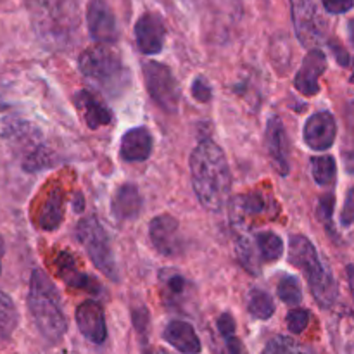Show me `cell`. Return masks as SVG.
<instances>
[{"instance_id":"cell-2","label":"cell","mask_w":354,"mask_h":354,"mask_svg":"<svg viewBox=\"0 0 354 354\" xmlns=\"http://www.w3.org/2000/svg\"><path fill=\"white\" fill-rule=\"evenodd\" d=\"M28 308L35 325L48 342L61 341L68 330L64 308L54 282L41 270H35L28 290Z\"/></svg>"},{"instance_id":"cell-13","label":"cell","mask_w":354,"mask_h":354,"mask_svg":"<svg viewBox=\"0 0 354 354\" xmlns=\"http://www.w3.org/2000/svg\"><path fill=\"white\" fill-rule=\"evenodd\" d=\"M327 69V57L320 48H311L303 59L299 71H297L296 78H294V85L299 90L303 95L313 97L320 92V76L324 75Z\"/></svg>"},{"instance_id":"cell-9","label":"cell","mask_w":354,"mask_h":354,"mask_svg":"<svg viewBox=\"0 0 354 354\" xmlns=\"http://www.w3.org/2000/svg\"><path fill=\"white\" fill-rule=\"evenodd\" d=\"M86 26L90 37L99 44H114L120 37L116 16L106 0H90L86 6Z\"/></svg>"},{"instance_id":"cell-31","label":"cell","mask_w":354,"mask_h":354,"mask_svg":"<svg viewBox=\"0 0 354 354\" xmlns=\"http://www.w3.org/2000/svg\"><path fill=\"white\" fill-rule=\"evenodd\" d=\"M310 325V311L303 308H296L287 313V327L292 334H303Z\"/></svg>"},{"instance_id":"cell-37","label":"cell","mask_w":354,"mask_h":354,"mask_svg":"<svg viewBox=\"0 0 354 354\" xmlns=\"http://www.w3.org/2000/svg\"><path fill=\"white\" fill-rule=\"evenodd\" d=\"M133 324H135V328L138 330V334L145 335V332H147V324H149L147 311L145 310L133 311Z\"/></svg>"},{"instance_id":"cell-40","label":"cell","mask_w":354,"mask_h":354,"mask_svg":"<svg viewBox=\"0 0 354 354\" xmlns=\"http://www.w3.org/2000/svg\"><path fill=\"white\" fill-rule=\"evenodd\" d=\"M348 279H349V287H351V294L354 297V266H348Z\"/></svg>"},{"instance_id":"cell-4","label":"cell","mask_w":354,"mask_h":354,"mask_svg":"<svg viewBox=\"0 0 354 354\" xmlns=\"http://www.w3.org/2000/svg\"><path fill=\"white\" fill-rule=\"evenodd\" d=\"M289 263L306 273L311 294L322 308H330L337 299V286L330 268L322 261L313 242L304 235L289 239Z\"/></svg>"},{"instance_id":"cell-41","label":"cell","mask_w":354,"mask_h":354,"mask_svg":"<svg viewBox=\"0 0 354 354\" xmlns=\"http://www.w3.org/2000/svg\"><path fill=\"white\" fill-rule=\"evenodd\" d=\"M348 35H349V40H351V44L354 47V19H351L348 23Z\"/></svg>"},{"instance_id":"cell-7","label":"cell","mask_w":354,"mask_h":354,"mask_svg":"<svg viewBox=\"0 0 354 354\" xmlns=\"http://www.w3.org/2000/svg\"><path fill=\"white\" fill-rule=\"evenodd\" d=\"M144 80L151 99L166 113H176L180 106V86L168 66L161 62H145Z\"/></svg>"},{"instance_id":"cell-33","label":"cell","mask_w":354,"mask_h":354,"mask_svg":"<svg viewBox=\"0 0 354 354\" xmlns=\"http://www.w3.org/2000/svg\"><path fill=\"white\" fill-rule=\"evenodd\" d=\"M341 225L342 227H351V225H354V187L349 189L348 196H346L344 207L341 211Z\"/></svg>"},{"instance_id":"cell-42","label":"cell","mask_w":354,"mask_h":354,"mask_svg":"<svg viewBox=\"0 0 354 354\" xmlns=\"http://www.w3.org/2000/svg\"><path fill=\"white\" fill-rule=\"evenodd\" d=\"M3 252H6V248H3V239L0 237V272H2V258Z\"/></svg>"},{"instance_id":"cell-17","label":"cell","mask_w":354,"mask_h":354,"mask_svg":"<svg viewBox=\"0 0 354 354\" xmlns=\"http://www.w3.org/2000/svg\"><path fill=\"white\" fill-rule=\"evenodd\" d=\"M266 149L272 159L273 168L279 171V175H289V156H287V133L280 118H270L268 127H266Z\"/></svg>"},{"instance_id":"cell-39","label":"cell","mask_w":354,"mask_h":354,"mask_svg":"<svg viewBox=\"0 0 354 354\" xmlns=\"http://www.w3.org/2000/svg\"><path fill=\"white\" fill-rule=\"evenodd\" d=\"M332 48H334V52H335V55H337L339 62H341V64H348L349 57H348V54H346V50H342V48L337 47V45H332Z\"/></svg>"},{"instance_id":"cell-34","label":"cell","mask_w":354,"mask_h":354,"mask_svg":"<svg viewBox=\"0 0 354 354\" xmlns=\"http://www.w3.org/2000/svg\"><path fill=\"white\" fill-rule=\"evenodd\" d=\"M216 327H218V332H220V335L223 337V341L235 335V320L230 313L221 315V317L216 320Z\"/></svg>"},{"instance_id":"cell-12","label":"cell","mask_w":354,"mask_h":354,"mask_svg":"<svg viewBox=\"0 0 354 354\" xmlns=\"http://www.w3.org/2000/svg\"><path fill=\"white\" fill-rule=\"evenodd\" d=\"M165 38L166 28L158 14L147 12L140 16V19L135 24V40L142 54H159L165 47Z\"/></svg>"},{"instance_id":"cell-5","label":"cell","mask_w":354,"mask_h":354,"mask_svg":"<svg viewBox=\"0 0 354 354\" xmlns=\"http://www.w3.org/2000/svg\"><path fill=\"white\" fill-rule=\"evenodd\" d=\"M78 68L83 76L93 80L106 92L118 93L127 83V69L116 50L104 44L85 48L78 59Z\"/></svg>"},{"instance_id":"cell-25","label":"cell","mask_w":354,"mask_h":354,"mask_svg":"<svg viewBox=\"0 0 354 354\" xmlns=\"http://www.w3.org/2000/svg\"><path fill=\"white\" fill-rule=\"evenodd\" d=\"M248 311L258 320H268L275 313L272 296L261 289H251L248 294Z\"/></svg>"},{"instance_id":"cell-16","label":"cell","mask_w":354,"mask_h":354,"mask_svg":"<svg viewBox=\"0 0 354 354\" xmlns=\"http://www.w3.org/2000/svg\"><path fill=\"white\" fill-rule=\"evenodd\" d=\"M75 106L78 109L80 116L86 123V127L97 130L111 124L113 121V114H111L109 107L104 104L97 93L90 92V90H80L75 95Z\"/></svg>"},{"instance_id":"cell-27","label":"cell","mask_w":354,"mask_h":354,"mask_svg":"<svg viewBox=\"0 0 354 354\" xmlns=\"http://www.w3.org/2000/svg\"><path fill=\"white\" fill-rule=\"evenodd\" d=\"M256 244H258L259 254H261L263 261H279L283 256V241L273 232H263V234H258L256 237Z\"/></svg>"},{"instance_id":"cell-32","label":"cell","mask_w":354,"mask_h":354,"mask_svg":"<svg viewBox=\"0 0 354 354\" xmlns=\"http://www.w3.org/2000/svg\"><path fill=\"white\" fill-rule=\"evenodd\" d=\"M192 95L196 97L199 102H209L211 100V86L207 83V80H204L203 76H197L192 83Z\"/></svg>"},{"instance_id":"cell-18","label":"cell","mask_w":354,"mask_h":354,"mask_svg":"<svg viewBox=\"0 0 354 354\" xmlns=\"http://www.w3.org/2000/svg\"><path fill=\"white\" fill-rule=\"evenodd\" d=\"M152 135L147 128L137 127L128 130L121 138L120 156L127 162H142L151 158Z\"/></svg>"},{"instance_id":"cell-43","label":"cell","mask_w":354,"mask_h":354,"mask_svg":"<svg viewBox=\"0 0 354 354\" xmlns=\"http://www.w3.org/2000/svg\"><path fill=\"white\" fill-rule=\"evenodd\" d=\"M147 354H169V353L165 351V349H154V351H149Z\"/></svg>"},{"instance_id":"cell-1","label":"cell","mask_w":354,"mask_h":354,"mask_svg":"<svg viewBox=\"0 0 354 354\" xmlns=\"http://www.w3.org/2000/svg\"><path fill=\"white\" fill-rule=\"evenodd\" d=\"M192 187L201 206L218 213L230 199L232 175L227 156L213 140H201L190 154Z\"/></svg>"},{"instance_id":"cell-3","label":"cell","mask_w":354,"mask_h":354,"mask_svg":"<svg viewBox=\"0 0 354 354\" xmlns=\"http://www.w3.org/2000/svg\"><path fill=\"white\" fill-rule=\"evenodd\" d=\"M38 37L52 48H62L78 30L80 16L73 0H28Z\"/></svg>"},{"instance_id":"cell-24","label":"cell","mask_w":354,"mask_h":354,"mask_svg":"<svg viewBox=\"0 0 354 354\" xmlns=\"http://www.w3.org/2000/svg\"><path fill=\"white\" fill-rule=\"evenodd\" d=\"M235 254H237L239 263L244 266V270H248L251 275H259L261 268H259V254L258 244H256L252 239H249L248 235H241L235 241Z\"/></svg>"},{"instance_id":"cell-23","label":"cell","mask_w":354,"mask_h":354,"mask_svg":"<svg viewBox=\"0 0 354 354\" xmlns=\"http://www.w3.org/2000/svg\"><path fill=\"white\" fill-rule=\"evenodd\" d=\"M275 204L270 203L261 192H251L239 196L232 201V214H235L237 220L244 216H259L266 214L270 209H273Z\"/></svg>"},{"instance_id":"cell-20","label":"cell","mask_w":354,"mask_h":354,"mask_svg":"<svg viewBox=\"0 0 354 354\" xmlns=\"http://www.w3.org/2000/svg\"><path fill=\"white\" fill-rule=\"evenodd\" d=\"M62 218H64V192L61 187L54 185L48 190L38 211V227L47 232L57 230L59 225L62 223Z\"/></svg>"},{"instance_id":"cell-26","label":"cell","mask_w":354,"mask_h":354,"mask_svg":"<svg viewBox=\"0 0 354 354\" xmlns=\"http://www.w3.org/2000/svg\"><path fill=\"white\" fill-rule=\"evenodd\" d=\"M311 175L317 185L330 187L334 185L337 176V165L332 156H318L311 159Z\"/></svg>"},{"instance_id":"cell-11","label":"cell","mask_w":354,"mask_h":354,"mask_svg":"<svg viewBox=\"0 0 354 354\" xmlns=\"http://www.w3.org/2000/svg\"><path fill=\"white\" fill-rule=\"evenodd\" d=\"M180 225L171 214H159L149 225V237L156 251L162 256H176L182 251Z\"/></svg>"},{"instance_id":"cell-35","label":"cell","mask_w":354,"mask_h":354,"mask_svg":"<svg viewBox=\"0 0 354 354\" xmlns=\"http://www.w3.org/2000/svg\"><path fill=\"white\" fill-rule=\"evenodd\" d=\"M332 213H334V197L332 196H324L318 201L317 214L324 223L332 221Z\"/></svg>"},{"instance_id":"cell-15","label":"cell","mask_w":354,"mask_h":354,"mask_svg":"<svg viewBox=\"0 0 354 354\" xmlns=\"http://www.w3.org/2000/svg\"><path fill=\"white\" fill-rule=\"evenodd\" d=\"M76 325L83 337H86L93 344H102L107 339L104 310L95 301H85L76 308Z\"/></svg>"},{"instance_id":"cell-14","label":"cell","mask_w":354,"mask_h":354,"mask_svg":"<svg viewBox=\"0 0 354 354\" xmlns=\"http://www.w3.org/2000/svg\"><path fill=\"white\" fill-rule=\"evenodd\" d=\"M54 268L59 279L66 283V286L73 287V289L86 290L90 294L100 292V286L97 280H93L88 273L80 270L78 261L75 256L68 251H62L55 256Z\"/></svg>"},{"instance_id":"cell-36","label":"cell","mask_w":354,"mask_h":354,"mask_svg":"<svg viewBox=\"0 0 354 354\" xmlns=\"http://www.w3.org/2000/svg\"><path fill=\"white\" fill-rule=\"evenodd\" d=\"M322 3L330 14H344L354 7V0H322Z\"/></svg>"},{"instance_id":"cell-19","label":"cell","mask_w":354,"mask_h":354,"mask_svg":"<svg viewBox=\"0 0 354 354\" xmlns=\"http://www.w3.org/2000/svg\"><path fill=\"white\" fill-rule=\"evenodd\" d=\"M162 337L168 344H171L176 351L182 354H199L201 353V341L197 337L196 330L189 322L173 320L166 325Z\"/></svg>"},{"instance_id":"cell-22","label":"cell","mask_w":354,"mask_h":354,"mask_svg":"<svg viewBox=\"0 0 354 354\" xmlns=\"http://www.w3.org/2000/svg\"><path fill=\"white\" fill-rule=\"evenodd\" d=\"M159 286H161V296L165 304L175 308L185 301V296L190 290V283L176 270H161Z\"/></svg>"},{"instance_id":"cell-44","label":"cell","mask_w":354,"mask_h":354,"mask_svg":"<svg viewBox=\"0 0 354 354\" xmlns=\"http://www.w3.org/2000/svg\"><path fill=\"white\" fill-rule=\"evenodd\" d=\"M351 82L354 83V73H353V76H351Z\"/></svg>"},{"instance_id":"cell-30","label":"cell","mask_w":354,"mask_h":354,"mask_svg":"<svg viewBox=\"0 0 354 354\" xmlns=\"http://www.w3.org/2000/svg\"><path fill=\"white\" fill-rule=\"evenodd\" d=\"M261 354H313L308 348L297 344L296 341L289 337H283V335H277L275 339L266 344L265 351Z\"/></svg>"},{"instance_id":"cell-21","label":"cell","mask_w":354,"mask_h":354,"mask_svg":"<svg viewBox=\"0 0 354 354\" xmlns=\"http://www.w3.org/2000/svg\"><path fill=\"white\" fill-rule=\"evenodd\" d=\"M142 211V196L133 183H124L113 197V213L118 220H133Z\"/></svg>"},{"instance_id":"cell-29","label":"cell","mask_w":354,"mask_h":354,"mask_svg":"<svg viewBox=\"0 0 354 354\" xmlns=\"http://www.w3.org/2000/svg\"><path fill=\"white\" fill-rule=\"evenodd\" d=\"M277 294H279L280 299L283 301L289 306H297L303 299V292H301V283L296 277L286 275L279 282V287H277Z\"/></svg>"},{"instance_id":"cell-28","label":"cell","mask_w":354,"mask_h":354,"mask_svg":"<svg viewBox=\"0 0 354 354\" xmlns=\"http://www.w3.org/2000/svg\"><path fill=\"white\" fill-rule=\"evenodd\" d=\"M17 327V310L12 299L0 290V339H9Z\"/></svg>"},{"instance_id":"cell-10","label":"cell","mask_w":354,"mask_h":354,"mask_svg":"<svg viewBox=\"0 0 354 354\" xmlns=\"http://www.w3.org/2000/svg\"><path fill=\"white\" fill-rule=\"evenodd\" d=\"M335 137H337V123H335V118L328 111L315 113L304 123L303 138L304 144L311 151H328L334 145Z\"/></svg>"},{"instance_id":"cell-6","label":"cell","mask_w":354,"mask_h":354,"mask_svg":"<svg viewBox=\"0 0 354 354\" xmlns=\"http://www.w3.org/2000/svg\"><path fill=\"white\" fill-rule=\"evenodd\" d=\"M76 239L85 248L95 268L107 279L118 282V263L111 248V241L95 216H88L80 221L76 227Z\"/></svg>"},{"instance_id":"cell-38","label":"cell","mask_w":354,"mask_h":354,"mask_svg":"<svg viewBox=\"0 0 354 354\" xmlns=\"http://www.w3.org/2000/svg\"><path fill=\"white\" fill-rule=\"evenodd\" d=\"M225 346H227V354H248L241 339H237L235 335L234 337L225 339Z\"/></svg>"},{"instance_id":"cell-8","label":"cell","mask_w":354,"mask_h":354,"mask_svg":"<svg viewBox=\"0 0 354 354\" xmlns=\"http://www.w3.org/2000/svg\"><path fill=\"white\" fill-rule=\"evenodd\" d=\"M289 2L297 40L304 47L317 48V45L322 41V37H324L317 0H289Z\"/></svg>"}]
</instances>
